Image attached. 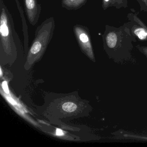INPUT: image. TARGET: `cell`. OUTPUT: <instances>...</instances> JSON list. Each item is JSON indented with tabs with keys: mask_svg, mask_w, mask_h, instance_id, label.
Here are the masks:
<instances>
[{
	"mask_svg": "<svg viewBox=\"0 0 147 147\" xmlns=\"http://www.w3.org/2000/svg\"><path fill=\"white\" fill-rule=\"evenodd\" d=\"M136 47L139 51L144 54L147 57V46L137 45L136 46Z\"/></svg>",
	"mask_w": 147,
	"mask_h": 147,
	"instance_id": "obj_11",
	"label": "cell"
},
{
	"mask_svg": "<svg viewBox=\"0 0 147 147\" xmlns=\"http://www.w3.org/2000/svg\"><path fill=\"white\" fill-rule=\"evenodd\" d=\"M140 6V11L147 12V0H136Z\"/></svg>",
	"mask_w": 147,
	"mask_h": 147,
	"instance_id": "obj_10",
	"label": "cell"
},
{
	"mask_svg": "<svg viewBox=\"0 0 147 147\" xmlns=\"http://www.w3.org/2000/svg\"><path fill=\"white\" fill-rule=\"evenodd\" d=\"M25 9L29 22L35 26L39 20L42 6L37 0H24Z\"/></svg>",
	"mask_w": 147,
	"mask_h": 147,
	"instance_id": "obj_6",
	"label": "cell"
},
{
	"mask_svg": "<svg viewBox=\"0 0 147 147\" xmlns=\"http://www.w3.org/2000/svg\"><path fill=\"white\" fill-rule=\"evenodd\" d=\"M56 134L58 136H62L63 135V131L60 129H57L56 130Z\"/></svg>",
	"mask_w": 147,
	"mask_h": 147,
	"instance_id": "obj_13",
	"label": "cell"
},
{
	"mask_svg": "<svg viewBox=\"0 0 147 147\" xmlns=\"http://www.w3.org/2000/svg\"><path fill=\"white\" fill-rule=\"evenodd\" d=\"M128 4V0H102V7L105 11L111 7L117 9L126 8Z\"/></svg>",
	"mask_w": 147,
	"mask_h": 147,
	"instance_id": "obj_7",
	"label": "cell"
},
{
	"mask_svg": "<svg viewBox=\"0 0 147 147\" xmlns=\"http://www.w3.org/2000/svg\"><path fill=\"white\" fill-rule=\"evenodd\" d=\"M2 87H3V89H4L5 92L6 93L9 94V90H8L7 84L6 82L5 81L3 82V83H2Z\"/></svg>",
	"mask_w": 147,
	"mask_h": 147,
	"instance_id": "obj_12",
	"label": "cell"
},
{
	"mask_svg": "<svg viewBox=\"0 0 147 147\" xmlns=\"http://www.w3.org/2000/svg\"><path fill=\"white\" fill-rule=\"evenodd\" d=\"M7 100H8V101L10 102V103H11L13 105H15L16 104V102H15V100H13L12 98H9V97H7Z\"/></svg>",
	"mask_w": 147,
	"mask_h": 147,
	"instance_id": "obj_14",
	"label": "cell"
},
{
	"mask_svg": "<svg viewBox=\"0 0 147 147\" xmlns=\"http://www.w3.org/2000/svg\"><path fill=\"white\" fill-rule=\"evenodd\" d=\"M63 110L67 112H73L76 111L77 108V106L74 103L72 102H66L62 105Z\"/></svg>",
	"mask_w": 147,
	"mask_h": 147,
	"instance_id": "obj_9",
	"label": "cell"
},
{
	"mask_svg": "<svg viewBox=\"0 0 147 147\" xmlns=\"http://www.w3.org/2000/svg\"><path fill=\"white\" fill-rule=\"evenodd\" d=\"M55 27L53 17L45 20L36 29L35 38L29 51V58L42 55L53 37Z\"/></svg>",
	"mask_w": 147,
	"mask_h": 147,
	"instance_id": "obj_3",
	"label": "cell"
},
{
	"mask_svg": "<svg viewBox=\"0 0 147 147\" xmlns=\"http://www.w3.org/2000/svg\"><path fill=\"white\" fill-rule=\"evenodd\" d=\"M73 31L82 51L91 59H94L91 36L88 28L82 25L76 24L73 27Z\"/></svg>",
	"mask_w": 147,
	"mask_h": 147,
	"instance_id": "obj_5",
	"label": "cell"
},
{
	"mask_svg": "<svg viewBox=\"0 0 147 147\" xmlns=\"http://www.w3.org/2000/svg\"><path fill=\"white\" fill-rule=\"evenodd\" d=\"M87 0H61L62 6L68 10H77L86 5Z\"/></svg>",
	"mask_w": 147,
	"mask_h": 147,
	"instance_id": "obj_8",
	"label": "cell"
},
{
	"mask_svg": "<svg viewBox=\"0 0 147 147\" xmlns=\"http://www.w3.org/2000/svg\"><path fill=\"white\" fill-rule=\"evenodd\" d=\"M138 12L128 13V22L123 25L129 29L131 36L136 41H147V26L138 18Z\"/></svg>",
	"mask_w": 147,
	"mask_h": 147,
	"instance_id": "obj_4",
	"label": "cell"
},
{
	"mask_svg": "<svg viewBox=\"0 0 147 147\" xmlns=\"http://www.w3.org/2000/svg\"><path fill=\"white\" fill-rule=\"evenodd\" d=\"M0 45L7 55L15 51L18 46H21V42L15 30L12 16L4 0H0Z\"/></svg>",
	"mask_w": 147,
	"mask_h": 147,
	"instance_id": "obj_2",
	"label": "cell"
},
{
	"mask_svg": "<svg viewBox=\"0 0 147 147\" xmlns=\"http://www.w3.org/2000/svg\"><path fill=\"white\" fill-rule=\"evenodd\" d=\"M104 49L110 58L120 61L131 58L136 40L124 25L117 28L106 25L102 35Z\"/></svg>",
	"mask_w": 147,
	"mask_h": 147,
	"instance_id": "obj_1",
	"label": "cell"
}]
</instances>
